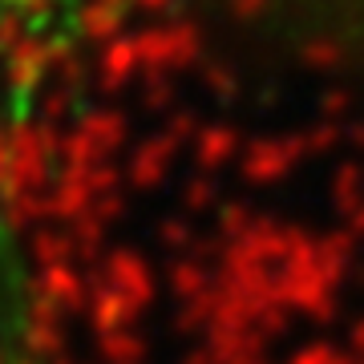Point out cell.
<instances>
[{"label": "cell", "mask_w": 364, "mask_h": 364, "mask_svg": "<svg viewBox=\"0 0 364 364\" xmlns=\"http://www.w3.org/2000/svg\"><path fill=\"white\" fill-rule=\"evenodd\" d=\"M4 4H16V0H0V9H4Z\"/></svg>", "instance_id": "cell-1"}]
</instances>
